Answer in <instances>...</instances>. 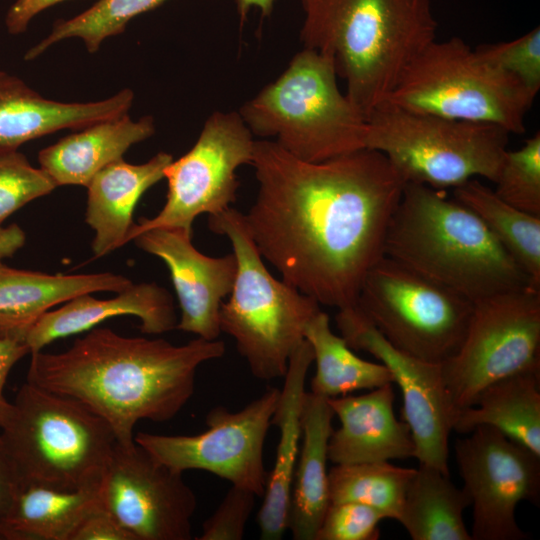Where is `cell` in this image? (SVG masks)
Wrapping results in <instances>:
<instances>
[{
	"mask_svg": "<svg viewBox=\"0 0 540 540\" xmlns=\"http://www.w3.org/2000/svg\"><path fill=\"white\" fill-rule=\"evenodd\" d=\"M86 293L46 312L28 333L30 354L41 351L56 339L88 331L99 323L122 315L140 321L144 334L158 335L176 328L177 316L171 294L156 283H132L109 299Z\"/></svg>",
	"mask_w": 540,
	"mask_h": 540,
	"instance_id": "obj_20",
	"label": "cell"
},
{
	"mask_svg": "<svg viewBox=\"0 0 540 540\" xmlns=\"http://www.w3.org/2000/svg\"><path fill=\"white\" fill-rule=\"evenodd\" d=\"M393 384L327 399L340 421L328 443V459L334 465L414 457L410 427L394 413Z\"/></svg>",
	"mask_w": 540,
	"mask_h": 540,
	"instance_id": "obj_18",
	"label": "cell"
},
{
	"mask_svg": "<svg viewBox=\"0 0 540 540\" xmlns=\"http://www.w3.org/2000/svg\"><path fill=\"white\" fill-rule=\"evenodd\" d=\"M208 226L228 237L237 260L230 298L220 307V330L234 339L255 378H283L291 355L305 340L306 325L321 310L320 304L272 276L241 212L230 207L209 215Z\"/></svg>",
	"mask_w": 540,
	"mask_h": 540,
	"instance_id": "obj_7",
	"label": "cell"
},
{
	"mask_svg": "<svg viewBox=\"0 0 540 540\" xmlns=\"http://www.w3.org/2000/svg\"><path fill=\"white\" fill-rule=\"evenodd\" d=\"M254 142L239 112L212 113L193 147L166 167L168 192L163 208L153 218L134 223L127 243L152 228L192 231L199 215H217L230 208L239 187L236 170L251 164Z\"/></svg>",
	"mask_w": 540,
	"mask_h": 540,
	"instance_id": "obj_13",
	"label": "cell"
},
{
	"mask_svg": "<svg viewBox=\"0 0 540 540\" xmlns=\"http://www.w3.org/2000/svg\"><path fill=\"white\" fill-rule=\"evenodd\" d=\"M66 0H16L5 16V26L12 35L25 32L31 20L45 9Z\"/></svg>",
	"mask_w": 540,
	"mask_h": 540,
	"instance_id": "obj_39",
	"label": "cell"
},
{
	"mask_svg": "<svg viewBox=\"0 0 540 540\" xmlns=\"http://www.w3.org/2000/svg\"><path fill=\"white\" fill-rule=\"evenodd\" d=\"M477 54L489 64L519 80L537 95L540 89V28L512 41L481 44Z\"/></svg>",
	"mask_w": 540,
	"mask_h": 540,
	"instance_id": "obj_35",
	"label": "cell"
},
{
	"mask_svg": "<svg viewBox=\"0 0 540 540\" xmlns=\"http://www.w3.org/2000/svg\"><path fill=\"white\" fill-rule=\"evenodd\" d=\"M251 165L258 193L243 215L261 257L319 304L356 305L406 184L395 168L369 148L307 162L270 140H255Z\"/></svg>",
	"mask_w": 540,
	"mask_h": 540,
	"instance_id": "obj_1",
	"label": "cell"
},
{
	"mask_svg": "<svg viewBox=\"0 0 540 540\" xmlns=\"http://www.w3.org/2000/svg\"><path fill=\"white\" fill-rule=\"evenodd\" d=\"M57 185L18 150L0 151V225L27 203L51 193Z\"/></svg>",
	"mask_w": 540,
	"mask_h": 540,
	"instance_id": "obj_34",
	"label": "cell"
},
{
	"mask_svg": "<svg viewBox=\"0 0 540 540\" xmlns=\"http://www.w3.org/2000/svg\"><path fill=\"white\" fill-rule=\"evenodd\" d=\"M384 519L381 511L362 503H330L315 540H377Z\"/></svg>",
	"mask_w": 540,
	"mask_h": 540,
	"instance_id": "obj_36",
	"label": "cell"
},
{
	"mask_svg": "<svg viewBox=\"0 0 540 540\" xmlns=\"http://www.w3.org/2000/svg\"><path fill=\"white\" fill-rule=\"evenodd\" d=\"M256 495L231 485L214 513L204 521L198 540H241L255 505Z\"/></svg>",
	"mask_w": 540,
	"mask_h": 540,
	"instance_id": "obj_37",
	"label": "cell"
},
{
	"mask_svg": "<svg viewBox=\"0 0 540 540\" xmlns=\"http://www.w3.org/2000/svg\"><path fill=\"white\" fill-rule=\"evenodd\" d=\"M132 283L112 272L48 274L0 261V338L25 343L32 327L52 307L86 293H118Z\"/></svg>",
	"mask_w": 540,
	"mask_h": 540,
	"instance_id": "obj_22",
	"label": "cell"
},
{
	"mask_svg": "<svg viewBox=\"0 0 540 540\" xmlns=\"http://www.w3.org/2000/svg\"><path fill=\"white\" fill-rule=\"evenodd\" d=\"M415 470L389 461L334 465L328 471L330 503H362L397 521Z\"/></svg>",
	"mask_w": 540,
	"mask_h": 540,
	"instance_id": "obj_31",
	"label": "cell"
},
{
	"mask_svg": "<svg viewBox=\"0 0 540 540\" xmlns=\"http://www.w3.org/2000/svg\"><path fill=\"white\" fill-rule=\"evenodd\" d=\"M337 77L329 56L303 48L239 114L253 135L275 138L303 161L322 162L365 148L367 119L340 91Z\"/></svg>",
	"mask_w": 540,
	"mask_h": 540,
	"instance_id": "obj_6",
	"label": "cell"
},
{
	"mask_svg": "<svg viewBox=\"0 0 540 540\" xmlns=\"http://www.w3.org/2000/svg\"><path fill=\"white\" fill-rule=\"evenodd\" d=\"M167 0H98L70 19L57 20L52 31L24 55L31 61L59 41L79 38L89 53H96L107 38L123 33L134 17L155 9Z\"/></svg>",
	"mask_w": 540,
	"mask_h": 540,
	"instance_id": "obj_32",
	"label": "cell"
},
{
	"mask_svg": "<svg viewBox=\"0 0 540 540\" xmlns=\"http://www.w3.org/2000/svg\"><path fill=\"white\" fill-rule=\"evenodd\" d=\"M27 354H30V351L25 343L0 338V425L11 405V402L7 401L4 396L8 375L14 365Z\"/></svg>",
	"mask_w": 540,
	"mask_h": 540,
	"instance_id": "obj_40",
	"label": "cell"
},
{
	"mask_svg": "<svg viewBox=\"0 0 540 540\" xmlns=\"http://www.w3.org/2000/svg\"><path fill=\"white\" fill-rule=\"evenodd\" d=\"M131 89L93 102H60L42 97L20 78L0 70V151L62 129L79 130L128 114Z\"/></svg>",
	"mask_w": 540,
	"mask_h": 540,
	"instance_id": "obj_19",
	"label": "cell"
},
{
	"mask_svg": "<svg viewBox=\"0 0 540 540\" xmlns=\"http://www.w3.org/2000/svg\"><path fill=\"white\" fill-rule=\"evenodd\" d=\"M470 499L449 474L419 464L406 489L398 522L413 540H472L463 513Z\"/></svg>",
	"mask_w": 540,
	"mask_h": 540,
	"instance_id": "obj_28",
	"label": "cell"
},
{
	"mask_svg": "<svg viewBox=\"0 0 540 540\" xmlns=\"http://www.w3.org/2000/svg\"><path fill=\"white\" fill-rule=\"evenodd\" d=\"M304 337L313 350L316 363L311 380L310 392L313 394L329 399L394 383L384 364L358 357L342 336L333 333L325 312L320 310L310 319Z\"/></svg>",
	"mask_w": 540,
	"mask_h": 540,
	"instance_id": "obj_29",
	"label": "cell"
},
{
	"mask_svg": "<svg viewBox=\"0 0 540 540\" xmlns=\"http://www.w3.org/2000/svg\"><path fill=\"white\" fill-rule=\"evenodd\" d=\"M19 486L18 476L0 437V519L8 510Z\"/></svg>",
	"mask_w": 540,
	"mask_h": 540,
	"instance_id": "obj_41",
	"label": "cell"
},
{
	"mask_svg": "<svg viewBox=\"0 0 540 540\" xmlns=\"http://www.w3.org/2000/svg\"><path fill=\"white\" fill-rule=\"evenodd\" d=\"M26 241V235L17 224L0 225V261L13 256Z\"/></svg>",
	"mask_w": 540,
	"mask_h": 540,
	"instance_id": "obj_42",
	"label": "cell"
},
{
	"mask_svg": "<svg viewBox=\"0 0 540 540\" xmlns=\"http://www.w3.org/2000/svg\"><path fill=\"white\" fill-rule=\"evenodd\" d=\"M79 130L38 154L40 168L57 187H86L101 169L123 159L132 145L151 137L155 133V125L150 115L134 121L124 114Z\"/></svg>",
	"mask_w": 540,
	"mask_h": 540,
	"instance_id": "obj_24",
	"label": "cell"
},
{
	"mask_svg": "<svg viewBox=\"0 0 540 540\" xmlns=\"http://www.w3.org/2000/svg\"><path fill=\"white\" fill-rule=\"evenodd\" d=\"M539 355L540 289L527 286L474 303L461 347L442 364L455 417L489 384L540 370Z\"/></svg>",
	"mask_w": 540,
	"mask_h": 540,
	"instance_id": "obj_11",
	"label": "cell"
},
{
	"mask_svg": "<svg viewBox=\"0 0 540 540\" xmlns=\"http://www.w3.org/2000/svg\"><path fill=\"white\" fill-rule=\"evenodd\" d=\"M0 437L20 486L65 491L101 483L116 443L110 425L84 404L29 382L11 403Z\"/></svg>",
	"mask_w": 540,
	"mask_h": 540,
	"instance_id": "obj_5",
	"label": "cell"
},
{
	"mask_svg": "<svg viewBox=\"0 0 540 540\" xmlns=\"http://www.w3.org/2000/svg\"><path fill=\"white\" fill-rule=\"evenodd\" d=\"M348 346L370 353L391 372L403 397L402 415L415 444L414 457L449 474V437L455 414L444 384L442 364L423 361L389 343L355 305L335 317Z\"/></svg>",
	"mask_w": 540,
	"mask_h": 540,
	"instance_id": "obj_16",
	"label": "cell"
},
{
	"mask_svg": "<svg viewBox=\"0 0 540 540\" xmlns=\"http://www.w3.org/2000/svg\"><path fill=\"white\" fill-rule=\"evenodd\" d=\"M101 506V483L73 491L19 486L0 519V539L70 540L81 522Z\"/></svg>",
	"mask_w": 540,
	"mask_h": 540,
	"instance_id": "obj_26",
	"label": "cell"
},
{
	"mask_svg": "<svg viewBox=\"0 0 540 540\" xmlns=\"http://www.w3.org/2000/svg\"><path fill=\"white\" fill-rule=\"evenodd\" d=\"M70 540H134L102 506L89 514Z\"/></svg>",
	"mask_w": 540,
	"mask_h": 540,
	"instance_id": "obj_38",
	"label": "cell"
},
{
	"mask_svg": "<svg viewBox=\"0 0 540 540\" xmlns=\"http://www.w3.org/2000/svg\"><path fill=\"white\" fill-rule=\"evenodd\" d=\"M491 426L540 456V370H526L486 386L457 414L453 431Z\"/></svg>",
	"mask_w": 540,
	"mask_h": 540,
	"instance_id": "obj_27",
	"label": "cell"
},
{
	"mask_svg": "<svg viewBox=\"0 0 540 540\" xmlns=\"http://www.w3.org/2000/svg\"><path fill=\"white\" fill-rule=\"evenodd\" d=\"M535 97L519 80L486 62L454 36L425 47L385 101L446 118L492 123L510 134H522Z\"/></svg>",
	"mask_w": 540,
	"mask_h": 540,
	"instance_id": "obj_9",
	"label": "cell"
},
{
	"mask_svg": "<svg viewBox=\"0 0 540 540\" xmlns=\"http://www.w3.org/2000/svg\"><path fill=\"white\" fill-rule=\"evenodd\" d=\"M132 241L168 267L181 310L176 329L206 340L217 339L220 307L231 293L237 273L234 253L207 256L192 244V231L182 228H152Z\"/></svg>",
	"mask_w": 540,
	"mask_h": 540,
	"instance_id": "obj_17",
	"label": "cell"
},
{
	"mask_svg": "<svg viewBox=\"0 0 540 540\" xmlns=\"http://www.w3.org/2000/svg\"><path fill=\"white\" fill-rule=\"evenodd\" d=\"M304 48L329 56L367 119L436 40L430 0H301Z\"/></svg>",
	"mask_w": 540,
	"mask_h": 540,
	"instance_id": "obj_3",
	"label": "cell"
},
{
	"mask_svg": "<svg viewBox=\"0 0 540 540\" xmlns=\"http://www.w3.org/2000/svg\"><path fill=\"white\" fill-rule=\"evenodd\" d=\"M279 396L280 389L268 387L237 412L214 407L205 418L207 429L196 435L138 432L134 440L175 471L203 470L263 497L269 475L264 443Z\"/></svg>",
	"mask_w": 540,
	"mask_h": 540,
	"instance_id": "obj_12",
	"label": "cell"
},
{
	"mask_svg": "<svg viewBox=\"0 0 540 540\" xmlns=\"http://www.w3.org/2000/svg\"><path fill=\"white\" fill-rule=\"evenodd\" d=\"M454 444L472 507V540H523L515 517L522 501L539 503L540 456L499 430L481 425Z\"/></svg>",
	"mask_w": 540,
	"mask_h": 540,
	"instance_id": "obj_14",
	"label": "cell"
},
{
	"mask_svg": "<svg viewBox=\"0 0 540 540\" xmlns=\"http://www.w3.org/2000/svg\"><path fill=\"white\" fill-rule=\"evenodd\" d=\"M356 306L397 349L443 364L461 347L474 303L383 256L367 273Z\"/></svg>",
	"mask_w": 540,
	"mask_h": 540,
	"instance_id": "obj_10",
	"label": "cell"
},
{
	"mask_svg": "<svg viewBox=\"0 0 540 540\" xmlns=\"http://www.w3.org/2000/svg\"><path fill=\"white\" fill-rule=\"evenodd\" d=\"M182 474L136 442H116L101 482L102 507L134 540H190L197 499Z\"/></svg>",
	"mask_w": 540,
	"mask_h": 540,
	"instance_id": "obj_15",
	"label": "cell"
},
{
	"mask_svg": "<svg viewBox=\"0 0 540 540\" xmlns=\"http://www.w3.org/2000/svg\"><path fill=\"white\" fill-rule=\"evenodd\" d=\"M509 135L492 123L446 118L384 101L367 118L365 148L382 153L406 184L443 190L475 177L494 183Z\"/></svg>",
	"mask_w": 540,
	"mask_h": 540,
	"instance_id": "obj_8",
	"label": "cell"
},
{
	"mask_svg": "<svg viewBox=\"0 0 540 540\" xmlns=\"http://www.w3.org/2000/svg\"><path fill=\"white\" fill-rule=\"evenodd\" d=\"M333 418L327 398L306 392L289 510L288 529L295 540H315L330 504L327 461Z\"/></svg>",
	"mask_w": 540,
	"mask_h": 540,
	"instance_id": "obj_25",
	"label": "cell"
},
{
	"mask_svg": "<svg viewBox=\"0 0 540 540\" xmlns=\"http://www.w3.org/2000/svg\"><path fill=\"white\" fill-rule=\"evenodd\" d=\"M241 25L247 20L252 7H257L262 17H268L273 11L275 0H234Z\"/></svg>",
	"mask_w": 540,
	"mask_h": 540,
	"instance_id": "obj_43",
	"label": "cell"
},
{
	"mask_svg": "<svg viewBox=\"0 0 540 540\" xmlns=\"http://www.w3.org/2000/svg\"><path fill=\"white\" fill-rule=\"evenodd\" d=\"M224 353L225 344L217 339L174 345L94 327L63 352L31 353L27 382L78 400L127 446L135 442L139 420L174 418L194 393L199 366Z\"/></svg>",
	"mask_w": 540,
	"mask_h": 540,
	"instance_id": "obj_2",
	"label": "cell"
},
{
	"mask_svg": "<svg viewBox=\"0 0 540 540\" xmlns=\"http://www.w3.org/2000/svg\"><path fill=\"white\" fill-rule=\"evenodd\" d=\"M494 192L506 203L540 216V133L514 151H507Z\"/></svg>",
	"mask_w": 540,
	"mask_h": 540,
	"instance_id": "obj_33",
	"label": "cell"
},
{
	"mask_svg": "<svg viewBox=\"0 0 540 540\" xmlns=\"http://www.w3.org/2000/svg\"><path fill=\"white\" fill-rule=\"evenodd\" d=\"M453 189L454 198L484 222L532 287L540 289V216L511 206L476 178Z\"/></svg>",
	"mask_w": 540,
	"mask_h": 540,
	"instance_id": "obj_30",
	"label": "cell"
},
{
	"mask_svg": "<svg viewBox=\"0 0 540 540\" xmlns=\"http://www.w3.org/2000/svg\"><path fill=\"white\" fill-rule=\"evenodd\" d=\"M313 361V350L305 339L291 355L283 377L272 420L279 429L276 457L257 518L263 540H279L288 530L291 487L302 435L305 381Z\"/></svg>",
	"mask_w": 540,
	"mask_h": 540,
	"instance_id": "obj_21",
	"label": "cell"
},
{
	"mask_svg": "<svg viewBox=\"0 0 540 540\" xmlns=\"http://www.w3.org/2000/svg\"><path fill=\"white\" fill-rule=\"evenodd\" d=\"M384 254L473 303L532 287L525 272L471 209L449 199L444 190L427 185L405 184Z\"/></svg>",
	"mask_w": 540,
	"mask_h": 540,
	"instance_id": "obj_4",
	"label": "cell"
},
{
	"mask_svg": "<svg viewBox=\"0 0 540 540\" xmlns=\"http://www.w3.org/2000/svg\"><path fill=\"white\" fill-rule=\"evenodd\" d=\"M173 156L159 152L142 164L123 159L101 169L86 186V223L94 230V258L103 257L127 243L134 225L133 213L141 196L164 178Z\"/></svg>",
	"mask_w": 540,
	"mask_h": 540,
	"instance_id": "obj_23",
	"label": "cell"
}]
</instances>
